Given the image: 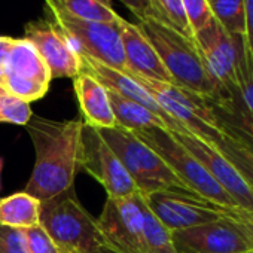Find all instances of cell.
I'll return each mask as SVG.
<instances>
[{
  "label": "cell",
  "mask_w": 253,
  "mask_h": 253,
  "mask_svg": "<svg viewBox=\"0 0 253 253\" xmlns=\"http://www.w3.org/2000/svg\"><path fill=\"white\" fill-rule=\"evenodd\" d=\"M100 243L110 253H148L142 197L106 200L95 219Z\"/></svg>",
  "instance_id": "cell-8"
},
{
  "label": "cell",
  "mask_w": 253,
  "mask_h": 253,
  "mask_svg": "<svg viewBox=\"0 0 253 253\" xmlns=\"http://www.w3.org/2000/svg\"><path fill=\"white\" fill-rule=\"evenodd\" d=\"M220 128L253 151V116L243 107L237 91L210 98Z\"/></svg>",
  "instance_id": "cell-18"
},
{
  "label": "cell",
  "mask_w": 253,
  "mask_h": 253,
  "mask_svg": "<svg viewBox=\"0 0 253 253\" xmlns=\"http://www.w3.org/2000/svg\"><path fill=\"white\" fill-rule=\"evenodd\" d=\"M45 12L48 20L58 29L69 46L81 57L86 55L109 67L126 72L122 48L121 23H95L70 17L61 8L45 0Z\"/></svg>",
  "instance_id": "cell-5"
},
{
  "label": "cell",
  "mask_w": 253,
  "mask_h": 253,
  "mask_svg": "<svg viewBox=\"0 0 253 253\" xmlns=\"http://www.w3.org/2000/svg\"><path fill=\"white\" fill-rule=\"evenodd\" d=\"M243 253H253V250L252 252H243Z\"/></svg>",
  "instance_id": "cell-38"
},
{
  "label": "cell",
  "mask_w": 253,
  "mask_h": 253,
  "mask_svg": "<svg viewBox=\"0 0 253 253\" xmlns=\"http://www.w3.org/2000/svg\"><path fill=\"white\" fill-rule=\"evenodd\" d=\"M226 219H229L235 226L241 231L246 240L250 243L253 249V210H244L240 207H228L226 209Z\"/></svg>",
  "instance_id": "cell-32"
},
{
  "label": "cell",
  "mask_w": 253,
  "mask_h": 253,
  "mask_svg": "<svg viewBox=\"0 0 253 253\" xmlns=\"http://www.w3.org/2000/svg\"><path fill=\"white\" fill-rule=\"evenodd\" d=\"M75 92L79 101L84 124L97 130L116 126L109 89L100 84L94 76L81 72L73 79Z\"/></svg>",
  "instance_id": "cell-17"
},
{
  "label": "cell",
  "mask_w": 253,
  "mask_h": 253,
  "mask_svg": "<svg viewBox=\"0 0 253 253\" xmlns=\"http://www.w3.org/2000/svg\"><path fill=\"white\" fill-rule=\"evenodd\" d=\"M213 145L232 163V166L253 194V151H250L240 140L225 131Z\"/></svg>",
  "instance_id": "cell-23"
},
{
  "label": "cell",
  "mask_w": 253,
  "mask_h": 253,
  "mask_svg": "<svg viewBox=\"0 0 253 253\" xmlns=\"http://www.w3.org/2000/svg\"><path fill=\"white\" fill-rule=\"evenodd\" d=\"M171 238L177 253H243L253 250L235 223L226 217L173 231Z\"/></svg>",
  "instance_id": "cell-13"
},
{
  "label": "cell",
  "mask_w": 253,
  "mask_h": 253,
  "mask_svg": "<svg viewBox=\"0 0 253 253\" xmlns=\"http://www.w3.org/2000/svg\"><path fill=\"white\" fill-rule=\"evenodd\" d=\"M14 39L8 36H0V84H3L5 75H6V64H8V55L9 49L12 46Z\"/></svg>",
  "instance_id": "cell-35"
},
{
  "label": "cell",
  "mask_w": 253,
  "mask_h": 253,
  "mask_svg": "<svg viewBox=\"0 0 253 253\" xmlns=\"http://www.w3.org/2000/svg\"><path fill=\"white\" fill-rule=\"evenodd\" d=\"M5 94H8V91L5 89V86H3L2 84H0V97H2V95H5Z\"/></svg>",
  "instance_id": "cell-37"
},
{
  "label": "cell",
  "mask_w": 253,
  "mask_h": 253,
  "mask_svg": "<svg viewBox=\"0 0 253 253\" xmlns=\"http://www.w3.org/2000/svg\"><path fill=\"white\" fill-rule=\"evenodd\" d=\"M81 63H82V72L94 76L100 84H103L110 92H115L126 100H131L134 103H139L158 115L167 130L171 133H188L182 125H179L173 118H170L163 107L155 101V98L130 75L121 70H116L113 67H109L94 58H89L86 55H81Z\"/></svg>",
  "instance_id": "cell-15"
},
{
  "label": "cell",
  "mask_w": 253,
  "mask_h": 253,
  "mask_svg": "<svg viewBox=\"0 0 253 253\" xmlns=\"http://www.w3.org/2000/svg\"><path fill=\"white\" fill-rule=\"evenodd\" d=\"M133 134L152 148L169 164L174 174L195 194L223 207H235V203L225 189L209 174L203 164L174 139L171 131L152 126Z\"/></svg>",
  "instance_id": "cell-7"
},
{
  "label": "cell",
  "mask_w": 253,
  "mask_h": 253,
  "mask_svg": "<svg viewBox=\"0 0 253 253\" xmlns=\"http://www.w3.org/2000/svg\"><path fill=\"white\" fill-rule=\"evenodd\" d=\"M121 38H122V48H124L125 66H126L125 73L158 81V82L173 84L171 76L166 70L154 46L143 36L137 24L128 23L125 20L122 24Z\"/></svg>",
  "instance_id": "cell-16"
},
{
  "label": "cell",
  "mask_w": 253,
  "mask_h": 253,
  "mask_svg": "<svg viewBox=\"0 0 253 253\" xmlns=\"http://www.w3.org/2000/svg\"><path fill=\"white\" fill-rule=\"evenodd\" d=\"M41 225L61 253H106L95 217L81 204L75 188L41 203Z\"/></svg>",
  "instance_id": "cell-4"
},
{
  "label": "cell",
  "mask_w": 253,
  "mask_h": 253,
  "mask_svg": "<svg viewBox=\"0 0 253 253\" xmlns=\"http://www.w3.org/2000/svg\"><path fill=\"white\" fill-rule=\"evenodd\" d=\"M203 64L219 94L237 91V72L244 36H231L214 18L194 33Z\"/></svg>",
  "instance_id": "cell-10"
},
{
  "label": "cell",
  "mask_w": 253,
  "mask_h": 253,
  "mask_svg": "<svg viewBox=\"0 0 253 253\" xmlns=\"http://www.w3.org/2000/svg\"><path fill=\"white\" fill-rule=\"evenodd\" d=\"M33 142L36 161L24 192L41 203L75 188L84 121H54L32 116L26 125Z\"/></svg>",
  "instance_id": "cell-1"
},
{
  "label": "cell",
  "mask_w": 253,
  "mask_h": 253,
  "mask_svg": "<svg viewBox=\"0 0 253 253\" xmlns=\"http://www.w3.org/2000/svg\"><path fill=\"white\" fill-rule=\"evenodd\" d=\"M98 133L121 160L142 197L160 191L195 194L174 174L169 164L152 148L143 143L131 131L113 126L98 130Z\"/></svg>",
  "instance_id": "cell-3"
},
{
  "label": "cell",
  "mask_w": 253,
  "mask_h": 253,
  "mask_svg": "<svg viewBox=\"0 0 253 253\" xmlns=\"http://www.w3.org/2000/svg\"><path fill=\"white\" fill-rule=\"evenodd\" d=\"M182 2H183V8L188 17L189 26L192 29V33L201 30L213 18L210 6H209V0H182Z\"/></svg>",
  "instance_id": "cell-29"
},
{
  "label": "cell",
  "mask_w": 253,
  "mask_h": 253,
  "mask_svg": "<svg viewBox=\"0 0 253 253\" xmlns=\"http://www.w3.org/2000/svg\"><path fill=\"white\" fill-rule=\"evenodd\" d=\"M149 2L152 8L151 18L164 23L166 26L189 39H194V33L189 26L182 0H149Z\"/></svg>",
  "instance_id": "cell-25"
},
{
  "label": "cell",
  "mask_w": 253,
  "mask_h": 253,
  "mask_svg": "<svg viewBox=\"0 0 253 253\" xmlns=\"http://www.w3.org/2000/svg\"><path fill=\"white\" fill-rule=\"evenodd\" d=\"M119 2L128 8L139 21L152 17V8L149 0H119Z\"/></svg>",
  "instance_id": "cell-33"
},
{
  "label": "cell",
  "mask_w": 253,
  "mask_h": 253,
  "mask_svg": "<svg viewBox=\"0 0 253 253\" xmlns=\"http://www.w3.org/2000/svg\"><path fill=\"white\" fill-rule=\"evenodd\" d=\"M137 27L154 46L173 84L210 98L219 94V88L209 76L194 39L154 18L140 20Z\"/></svg>",
  "instance_id": "cell-2"
},
{
  "label": "cell",
  "mask_w": 253,
  "mask_h": 253,
  "mask_svg": "<svg viewBox=\"0 0 253 253\" xmlns=\"http://www.w3.org/2000/svg\"><path fill=\"white\" fill-rule=\"evenodd\" d=\"M189 133L209 143H214L223 133L211 107L210 97L200 95L170 82H158L131 75Z\"/></svg>",
  "instance_id": "cell-6"
},
{
  "label": "cell",
  "mask_w": 253,
  "mask_h": 253,
  "mask_svg": "<svg viewBox=\"0 0 253 253\" xmlns=\"http://www.w3.org/2000/svg\"><path fill=\"white\" fill-rule=\"evenodd\" d=\"M32 116L33 113L30 103L11 94L0 97V122L26 126Z\"/></svg>",
  "instance_id": "cell-28"
},
{
  "label": "cell",
  "mask_w": 253,
  "mask_h": 253,
  "mask_svg": "<svg viewBox=\"0 0 253 253\" xmlns=\"http://www.w3.org/2000/svg\"><path fill=\"white\" fill-rule=\"evenodd\" d=\"M3 164H5V160L3 157H0V192L3 189V185H2V171H3Z\"/></svg>",
  "instance_id": "cell-36"
},
{
  "label": "cell",
  "mask_w": 253,
  "mask_h": 253,
  "mask_svg": "<svg viewBox=\"0 0 253 253\" xmlns=\"http://www.w3.org/2000/svg\"><path fill=\"white\" fill-rule=\"evenodd\" d=\"M73 18L95 23H121L124 18L110 6L109 0H49Z\"/></svg>",
  "instance_id": "cell-22"
},
{
  "label": "cell",
  "mask_w": 253,
  "mask_h": 253,
  "mask_svg": "<svg viewBox=\"0 0 253 253\" xmlns=\"http://www.w3.org/2000/svg\"><path fill=\"white\" fill-rule=\"evenodd\" d=\"M24 38L33 43L52 79H75L82 72L81 57L69 46L67 41L49 20L27 23L24 27Z\"/></svg>",
  "instance_id": "cell-14"
},
{
  "label": "cell",
  "mask_w": 253,
  "mask_h": 253,
  "mask_svg": "<svg viewBox=\"0 0 253 253\" xmlns=\"http://www.w3.org/2000/svg\"><path fill=\"white\" fill-rule=\"evenodd\" d=\"M109 97H110L116 126H121V128L131 133L152 128V126H160V128L167 130L164 121L158 115L146 109L145 106L134 103L131 100H126L110 91H109Z\"/></svg>",
  "instance_id": "cell-21"
},
{
  "label": "cell",
  "mask_w": 253,
  "mask_h": 253,
  "mask_svg": "<svg viewBox=\"0 0 253 253\" xmlns=\"http://www.w3.org/2000/svg\"><path fill=\"white\" fill-rule=\"evenodd\" d=\"M142 210L145 219V238H146L148 253H177L171 238V231H169L164 225L160 223V220L146 207L143 198H142Z\"/></svg>",
  "instance_id": "cell-26"
},
{
  "label": "cell",
  "mask_w": 253,
  "mask_h": 253,
  "mask_svg": "<svg viewBox=\"0 0 253 253\" xmlns=\"http://www.w3.org/2000/svg\"><path fill=\"white\" fill-rule=\"evenodd\" d=\"M24 231H26L29 253H61L57 244L54 243V240L42 228V225H36Z\"/></svg>",
  "instance_id": "cell-31"
},
{
  "label": "cell",
  "mask_w": 253,
  "mask_h": 253,
  "mask_svg": "<svg viewBox=\"0 0 253 253\" xmlns=\"http://www.w3.org/2000/svg\"><path fill=\"white\" fill-rule=\"evenodd\" d=\"M174 139L188 149L209 171V174L232 198L235 207L253 210V194L235 170L232 163L213 145L189 133H171Z\"/></svg>",
  "instance_id": "cell-12"
},
{
  "label": "cell",
  "mask_w": 253,
  "mask_h": 253,
  "mask_svg": "<svg viewBox=\"0 0 253 253\" xmlns=\"http://www.w3.org/2000/svg\"><path fill=\"white\" fill-rule=\"evenodd\" d=\"M0 253H29L26 231L0 225Z\"/></svg>",
  "instance_id": "cell-30"
},
{
  "label": "cell",
  "mask_w": 253,
  "mask_h": 253,
  "mask_svg": "<svg viewBox=\"0 0 253 253\" xmlns=\"http://www.w3.org/2000/svg\"><path fill=\"white\" fill-rule=\"evenodd\" d=\"M142 198L160 223L171 232L219 220L228 209L192 192L160 191Z\"/></svg>",
  "instance_id": "cell-11"
},
{
  "label": "cell",
  "mask_w": 253,
  "mask_h": 253,
  "mask_svg": "<svg viewBox=\"0 0 253 253\" xmlns=\"http://www.w3.org/2000/svg\"><path fill=\"white\" fill-rule=\"evenodd\" d=\"M6 75L35 81L48 86L52 81L51 73L46 64L43 63L42 57L39 55L33 43L27 41L26 38L14 39L12 46L9 49V55H8Z\"/></svg>",
  "instance_id": "cell-19"
},
{
  "label": "cell",
  "mask_w": 253,
  "mask_h": 253,
  "mask_svg": "<svg viewBox=\"0 0 253 253\" xmlns=\"http://www.w3.org/2000/svg\"><path fill=\"white\" fill-rule=\"evenodd\" d=\"M79 171L88 173L106 191L109 198H126L139 194L124 164L94 126L84 124Z\"/></svg>",
  "instance_id": "cell-9"
},
{
  "label": "cell",
  "mask_w": 253,
  "mask_h": 253,
  "mask_svg": "<svg viewBox=\"0 0 253 253\" xmlns=\"http://www.w3.org/2000/svg\"><path fill=\"white\" fill-rule=\"evenodd\" d=\"M213 18L231 35L244 36L246 12L244 0H209Z\"/></svg>",
  "instance_id": "cell-24"
},
{
  "label": "cell",
  "mask_w": 253,
  "mask_h": 253,
  "mask_svg": "<svg viewBox=\"0 0 253 253\" xmlns=\"http://www.w3.org/2000/svg\"><path fill=\"white\" fill-rule=\"evenodd\" d=\"M244 12H246V43L253 55V0H244Z\"/></svg>",
  "instance_id": "cell-34"
},
{
  "label": "cell",
  "mask_w": 253,
  "mask_h": 253,
  "mask_svg": "<svg viewBox=\"0 0 253 253\" xmlns=\"http://www.w3.org/2000/svg\"><path fill=\"white\" fill-rule=\"evenodd\" d=\"M0 225L18 229L41 225V201L24 191L0 198Z\"/></svg>",
  "instance_id": "cell-20"
},
{
  "label": "cell",
  "mask_w": 253,
  "mask_h": 253,
  "mask_svg": "<svg viewBox=\"0 0 253 253\" xmlns=\"http://www.w3.org/2000/svg\"><path fill=\"white\" fill-rule=\"evenodd\" d=\"M237 94L246 112L253 116V55L246 43V39L243 42L238 61Z\"/></svg>",
  "instance_id": "cell-27"
}]
</instances>
